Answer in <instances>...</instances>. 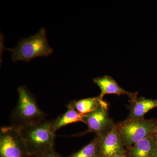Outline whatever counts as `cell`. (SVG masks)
I'll return each instance as SVG.
<instances>
[{
	"mask_svg": "<svg viewBox=\"0 0 157 157\" xmlns=\"http://www.w3.org/2000/svg\"><path fill=\"white\" fill-rule=\"evenodd\" d=\"M17 93L18 102L10 116L11 126L19 129L46 119V113L26 86H19Z\"/></svg>",
	"mask_w": 157,
	"mask_h": 157,
	"instance_id": "7a4b0ae2",
	"label": "cell"
},
{
	"mask_svg": "<svg viewBox=\"0 0 157 157\" xmlns=\"http://www.w3.org/2000/svg\"><path fill=\"white\" fill-rule=\"evenodd\" d=\"M52 120L45 119L18 129L29 155L54 149L56 132L52 129Z\"/></svg>",
	"mask_w": 157,
	"mask_h": 157,
	"instance_id": "6da1fadb",
	"label": "cell"
},
{
	"mask_svg": "<svg viewBox=\"0 0 157 157\" xmlns=\"http://www.w3.org/2000/svg\"><path fill=\"white\" fill-rule=\"evenodd\" d=\"M0 157H29L18 129L2 127L0 130Z\"/></svg>",
	"mask_w": 157,
	"mask_h": 157,
	"instance_id": "5b68a950",
	"label": "cell"
},
{
	"mask_svg": "<svg viewBox=\"0 0 157 157\" xmlns=\"http://www.w3.org/2000/svg\"><path fill=\"white\" fill-rule=\"evenodd\" d=\"M117 127L124 145L129 146L154 134L157 124L144 118H128Z\"/></svg>",
	"mask_w": 157,
	"mask_h": 157,
	"instance_id": "277c9868",
	"label": "cell"
},
{
	"mask_svg": "<svg viewBox=\"0 0 157 157\" xmlns=\"http://www.w3.org/2000/svg\"><path fill=\"white\" fill-rule=\"evenodd\" d=\"M98 136L100 157H114L124 154V143L115 124Z\"/></svg>",
	"mask_w": 157,
	"mask_h": 157,
	"instance_id": "52a82bcc",
	"label": "cell"
},
{
	"mask_svg": "<svg viewBox=\"0 0 157 157\" xmlns=\"http://www.w3.org/2000/svg\"><path fill=\"white\" fill-rule=\"evenodd\" d=\"M105 101L100 97L88 98L78 101H71L67 105V108H71L82 114H87L94 111Z\"/></svg>",
	"mask_w": 157,
	"mask_h": 157,
	"instance_id": "8fae6325",
	"label": "cell"
},
{
	"mask_svg": "<svg viewBox=\"0 0 157 157\" xmlns=\"http://www.w3.org/2000/svg\"><path fill=\"white\" fill-rule=\"evenodd\" d=\"M67 157H100L99 136L97 135L90 143L80 150Z\"/></svg>",
	"mask_w": 157,
	"mask_h": 157,
	"instance_id": "4fadbf2b",
	"label": "cell"
},
{
	"mask_svg": "<svg viewBox=\"0 0 157 157\" xmlns=\"http://www.w3.org/2000/svg\"><path fill=\"white\" fill-rule=\"evenodd\" d=\"M157 150V138L155 135L144 138L132 145L130 157H153Z\"/></svg>",
	"mask_w": 157,
	"mask_h": 157,
	"instance_id": "9c48e42d",
	"label": "cell"
},
{
	"mask_svg": "<svg viewBox=\"0 0 157 157\" xmlns=\"http://www.w3.org/2000/svg\"><path fill=\"white\" fill-rule=\"evenodd\" d=\"M153 157H157V150L156 152L155 153Z\"/></svg>",
	"mask_w": 157,
	"mask_h": 157,
	"instance_id": "e0dca14e",
	"label": "cell"
},
{
	"mask_svg": "<svg viewBox=\"0 0 157 157\" xmlns=\"http://www.w3.org/2000/svg\"><path fill=\"white\" fill-rule=\"evenodd\" d=\"M127 157L124 155V154L119 155H117L115 156V157Z\"/></svg>",
	"mask_w": 157,
	"mask_h": 157,
	"instance_id": "9a60e30c",
	"label": "cell"
},
{
	"mask_svg": "<svg viewBox=\"0 0 157 157\" xmlns=\"http://www.w3.org/2000/svg\"><path fill=\"white\" fill-rule=\"evenodd\" d=\"M85 114H81L71 108H67V110L63 114L59 116L56 119L52 120V129L55 132L70 124L77 122L84 123L83 118Z\"/></svg>",
	"mask_w": 157,
	"mask_h": 157,
	"instance_id": "7c38bea8",
	"label": "cell"
},
{
	"mask_svg": "<svg viewBox=\"0 0 157 157\" xmlns=\"http://www.w3.org/2000/svg\"><path fill=\"white\" fill-rule=\"evenodd\" d=\"M94 83L98 86L101 90V94L99 96L103 100L106 94H116L118 96L127 95L130 98L131 102L137 98V93H131L127 91L121 87L117 82L111 76H104L94 78Z\"/></svg>",
	"mask_w": 157,
	"mask_h": 157,
	"instance_id": "ba28073f",
	"label": "cell"
},
{
	"mask_svg": "<svg viewBox=\"0 0 157 157\" xmlns=\"http://www.w3.org/2000/svg\"><path fill=\"white\" fill-rule=\"evenodd\" d=\"M8 50L12 53L11 58L13 62H29L37 57L48 56L53 52L48 45L44 28L41 29L36 35L20 41L15 48Z\"/></svg>",
	"mask_w": 157,
	"mask_h": 157,
	"instance_id": "3957f363",
	"label": "cell"
},
{
	"mask_svg": "<svg viewBox=\"0 0 157 157\" xmlns=\"http://www.w3.org/2000/svg\"><path fill=\"white\" fill-rule=\"evenodd\" d=\"M29 157H64L55 151V149L40 154L29 155Z\"/></svg>",
	"mask_w": 157,
	"mask_h": 157,
	"instance_id": "5bb4252c",
	"label": "cell"
},
{
	"mask_svg": "<svg viewBox=\"0 0 157 157\" xmlns=\"http://www.w3.org/2000/svg\"><path fill=\"white\" fill-rule=\"evenodd\" d=\"M108 104L106 102L93 112L85 114L83 121L88 126V129L82 133L94 132L100 136L114 124L108 113Z\"/></svg>",
	"mask_w": 157,
	"mask_h": 157,
	"instance_id": "8992f818",
	"label": "cell"
},
{
	"mask_svg": "<svg viewBox=\"0 0 157 157\" xmlns=\"http://www.w3.org/2000/svg\"><path fill=\"white\" fill-rule=\"evenodd\" d=\"M154 135H155V136H156V137L157 138V128H156L155 130Z\"/></svg>",
	"mask_w": 157,
	"mask_h": 157,
	"instance_id": "2e32d148",
	"label": "cell"
},
{
	"mask_svg": "<svg viewBox=\"0 0 157 157\" xmlns=\"http://www.w3.org/2000/svg\"><path fill=\"white\" fill-rule=\"evenodd\" d=\"M157 107V100L147 99L143 97L137 98L131 102L130 114L128 118H144L145 114Z\"/></svg>",
	"mask_w": 157,
	"mask_h": 157,
	"instance_id": "30bf717a",
	"label": "cell"
}]
</instances>
